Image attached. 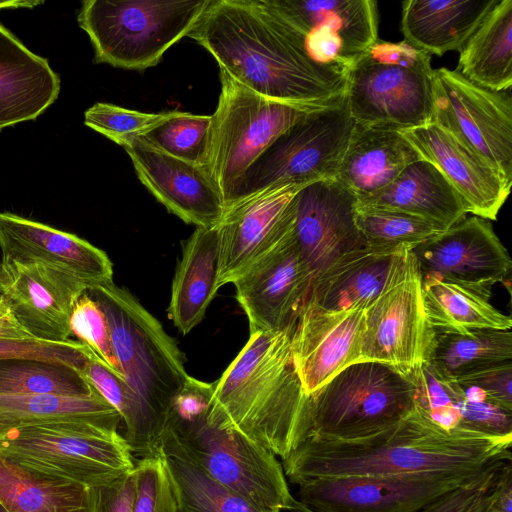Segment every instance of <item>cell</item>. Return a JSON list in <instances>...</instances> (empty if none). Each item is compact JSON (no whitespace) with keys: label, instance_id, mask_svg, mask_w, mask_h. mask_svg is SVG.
<instances>
[{"label":"cell","instance_id":"6da1fadb","mask_svg":"<svg viewBox=\"0 0 512 512\" xmlns=\"http://www.w3.org/2000/svg\"><path fill=\"white\" fill-rule=\"evenodd\" d=\"M512 436L446 429L418 405L398 422L348 439L309 437L281 460L287 480L441 472L476 475L512 460Z\"/></svg>","mask_w":512,"mask_h":512},{"label":"cell","instance_id":"7a4b0ae2","mask_svg":"<svg viewBox=\"0 0 512 512\" xmlns=\"http://www.w3.org/2000/svg\"><path fill=\"white\" fill-rule=\"evenodd\" d=\"M187 36L211 54L220 70L264 97L323 108L345 96L348 72L314 61L258 0H210Z\"/></svg>","mask_w":512,"mask_h":512},{"label":"cell","instance_id":"3957f363","mask_svg":"<svg viewBox=\"0 0 512 512\" xmlns=\"http://www.w3.org/2000/svg\"><path fill=\"white\" fill-rule=\"evenodd\" d=\"M293 330L250 334L213 383L207 414L210 424L248 437L281 460L311 429L309 396L291 354Z\"/></svg>","mask_w":512,"mask_h":512},{"label":"cell","instance_id":"277c9868","mask_svg":"<svg viewBox=\"0 0 512 512\" xmlns=\"http://www.w3.org/2000/svg\"><path fill=\"white\" fill-rule=\"evenodd\" d=\"M87 294L107 317L114 352L135 403L137 424L130 450L139 459L157 456L171 401L190 376L182 353L125 288L110 282L89 288Z\"/></svg>","mask_w":512,"mask_h":512},{"label":"cell","instance_id":"5b68a950","mask_svg":"<svg viewBox=\"0 0 512 512\" xmlns=\"http://www.w3.org/2000/svg\"><path fill=\"white\" fill-rule=\"evenodd\" d=\"M210 0H85L77 20L94 62L143 71L187 36Z\"/></svg>","mask_w":512,"mask_h":512},{"label":"cell","instance_id":"8992f818","mask_svg":"<svg viewBox=\"0 0 512 512\" xmlns=\"http://www.w3.org/2000/svg\"><path fill=\"white\" fill-rule=\"evenodd\" d=\"M432 87L430 54L377 40L349 68L345 99L357 124L401 131L431 122Z\"/></svg>","mask_w":512,"mask_h":512},{"label":"cell","instance_id":"52a82bcc","mask_svg":"<svg viewBox=\"0 0 512 512\" xmlns=\"http://www.w3.org/2000/svg\"><path fill=\"white\" fill-rule=\"evenodd\" d=\"M220 82L203 167L221 191L227 208L249 167L288 129L320 108L264 97L223 70Z\"/></svg>","mask_w":512,"mask_h":512},{"label":"cell","instance_id":"ba28073f","mask_svg":"<svg viewBox=\"0 0 512 512\" xmlns=\"http://www.w3.org/2000/svg\"><path fill=\"white\" fill-rule=\"evenodd\" d=\"M0 454L37 472L87 489L133 471L135 457L119 431L81 422H58L0 435Z\"/></svg>","mask_w":512,"mask_h":512},{"label":"cell","instance_id":"9c48e42d","mask_svg":"<svg viewBox=\"0 0 512 512\" xmlns=\"http://www.w3.org/2000/svg\"><path fill=\"white\" fill-rule=\"evenodd\" d=\"M207 412L168 416L162 434L217 482L267 512L291 509L296 499L277 456L249 439L207 421Z\"/></svg>","mask_w":512,"mask_h":512},{"label":"cell","instance_id":"30bf717a","mask_svg":"<svg viewBox=\"0 0 512 512\" xmlns=\"http://www.w3.org/2000/svg\"><path fill=\"white\" fill-rule=\"evenodd\" d=\"M309 404V437L355 439L378 432L414 411L416 386L411 377L391 366L359 361L312 393Z\"/></svg>","mask_w":512,"mask_h":512},{"label":"cell","instance_id":"8fae6325","mask_svg":"<svg viewBox=\"0 0 512 512\" xmlns=\"http://www.w3.org/2000/svg\"><path fill=\"white\" fill-rule=\"evenodd\" d=\"M355 125L345 96L310 112L249 167L227 207L266 190L336 179Z\"/></svg>","mask_w":512,"mask_h":512},{"label":"cell","instance_id":"7c38bea8","mask_svg":"<svg viewBox=\"0 0 512 512\" xmlns=\"http://www.w3.org/2000/svg\"><path fill=\"white\" fill-rule=\"evenodd\" d=\"M272 22L317 63L348 72L378 40L374 0H258Z\"/></svg>","mask_w":512,"mask_h":512},{"label":"cell","instance_id":"4fadbf2b","mask_svg":"<svg viewBox=\"0 0 512 512\" xmlns=\"http://www.w3.org/2000/svg\"><path fill=\"white\" fill-rule=\"evenodd\" d=\"M431 122L512 184L511 88L494 91L473 83L456 70L433 69Z\"/></svg>","mask_w":512,"mask_h":512},{"label":"cell","instance_id":"5bb4252c","mask_svg":"<svg viewBox=\"0 0 512 512\" xmlns=\"http://www.w3.org/2000/svg\"><path fill=\"white\" fill-rule=\"evenodd\" d=\"M433 332L425 313L421 275L408 251L365 309L360 361L383 363L412 377L425 362Z\"/></svg>","mask_w":512,"mask_h":512},{"label":"cell","instance_id":"9a60e30c","mask_svg":"<svg viewBox=\"0 0 512 512\" xmlns=\"http://www.w3.org/2000/svg\"><path fill=\"white\" fill-rule=\"evenodd\" d=\"M476 475L423 472L316 478L297 485V500L314 512H416Z\"/></svg>","mask_w":512,"mask_h":512},{"label":"cell","instance_id":"2e32d148","mask_svg":"<svg viewBox=\"0 0 512 512\" xmlns=\"http://www.w3.org/2000/svg\"><path fill=\"white\" fill-rule=\"evenodd\" d=\"M312 280L292 228L232 283L250 334L293 330L308 300Z\"/></svg>","mask_w":512,"mask_h":512},{"label":"cell","instance_id":"e0dca14e","mask_svg":"<svg viewBox=\"0 0 512 512\" xmlns=\"http://www.w3.org/2000/svg\"><path fill=\"white\" fill-rule=\"evenodd\" d=\"M421 278L437 277L490 299L493 286L510 274L512 262L491 223L466 217L411 250Z\"/></svg>","mask_w":512,"mask_h":512},{"label":"cell","instance_id":"ac0fdd59","mask_svg":"<svg viewBox=\"0 0 512 512\" xmlns=\"http://www.w3.org/2000/svg\"><path fill=\"white\" fill-rule=\"evenodd\" d=\"M88 289L73 274L47 263H0L1 297L19 325L40 341L70 340L72 311Z\"/></svg>","mask_w":512,"mask_h":512},{"label":"cell","instance_id":"d6986e66","mask_svg":"<svg viewBox=\"0 0 512 512\" xmlns=\"http://www.w3.org/2000/svg\"><path fill=\"white\" fill-rule=\"evenodd\" d=\"M304 186L263 191L226 208L217 225L218 287L233 283L293 228L295 196Z\"/></svg>","mask_w":512,"mask_h":512},{"label":"cell","instance_id":"ffe728a7","mask_svg":"<svg viewBox=\"0 0 512 512\" xmlns=\"http://www.w3.org/2000/svg\"><path fill=\"white\" fill-rule=\"evenodd\" d=\"M121 147L147 190L172 214L197 228L217 226L226 204L206 169L161 150L145 137Z\"/></svg>","mask_w":512,"mask_h":512},{"label":"cell","instance_id":"44dd1931","mask_svg":"<svg viewBox=\"0 0 512 512\" xmlns=\"http://www.w3.org/2000/svg\"><path fill=\"white\" fill-rule=\"evenodd\" d=\"M365 310H324L306 302L291 335V354L307 396L361 359Z\"/></svg>","mask_w":512,"mask_h":512},{"label":"cell","instance_id":"7402d4cb","mask_svg":"<svg viewBox=\"0 0 512 512\" xmlns=\"http://www.w3.org/2000/svg\"><path fill=\"white\" fill-rule=\"evenodd\" d=\"M356 200L335 179L297 192L293 234L313 278L345 254L366 247L355 223Z\"/></svg>","mask_w":512,"mask_h":512},{"label":"cell","instance_id":"603a6c76","mask_svg":"<svg viewBox=\"0 0 512 512\" xmlns=\"http://www.w3.org/2000/svg\"><path fill=\"white\" fill-rule=\"evenodd\" d=\"M0 249L2 260L47 263L89 288L113 282V265L103 250L75 234L10 212L0 213Z\"/></svg>","mask_w":512,"mask_h":512},{"label":"cell","instance_id":"cb8c5ba5","mask_svg":"<svg viewBox=\"0 0 512 512\" xmlns=\"http://www.w3.org/2000/svg\"><path fill=\"white\" fill-rule=\"evenodd\" d=\"M422 159L434 165L463 201L467 213L496 220L511 185L479 155L433 122L401 130Z\"/></svg>","mask_w":512,"mask_h":512},{"label":"cell","instance_id":"d4e9b609","mask_svg":"<svg viewBox=\"0 0 512 512\" xmlns=\"http://www.w3.org/2000/svg\"><path fill=\"white\" fill-rule=\"evenodd\" d=\"M59 75L0 23V130L35 120L58 98Z\"/></svg>","mask_w":512,"mask_h":512},{"label":"cell","instance_id":"484cf974","mask_svg":"<svg viewBox=\"0 0 512 512\" xmlns=\"http://www.w3.org/2000/svg\"><path fill=\"white\" fill-rule=\"evenodd\" d=\"M419 159L401 131L356 123L335 180L358 199L386 187Z\"/></svg>","mask_w":512,"mask_h":512},{"label":"cell","instance_id":"4316f807","mask_svg":"<svg viewBox=\"0 0 512 512\" xmlns=\"http://www.w3.org/2000/svg\"><path fill=\"white\" fill-rule=\"evenodd\" d=\"M406 252L364 247L345 254L313 278L307 301L324 310H365Z\"/></svg>","mask_w":512,"mask_h":512},{"label":"cell","instance_id":"83f0119b","mask_svg":"<svg viewBox=\"0 0 512 512\" xmlns=\"http://www.w3.org/2000/svg\"><path fill=\"white\" fill-rule=\"evenodd\" d=\"M356 204L415 215L444 230L467 215L454 188L434 165L422 158L409 164L386 187L358 198Z\"/></svg>","mask_w":512,"mask_h":512},{"label":"cell","instance_id":"f1b7e54d","mask_svg":"<svg viewBox=\"0 0 512 512\" xmlns=\"http://www.w3.org/2000/svg\"><path fill=\"white\" fill-rule=\"evenodd\" d=\"M498 1H403L401 31L404 41L430 55L460 51Z\"/></svg>","mask_w":512,"mask_h":512},{"label":"cell","instance_id":"f546056e","mask_svg":"<svg viewBox=\"0 0 512 512\" xmlns=\"http://www.w3.org/2000/svg\"><path fill=\"white\" fill-rule=\"evenodd\" d=\"M218 265L217 226L196 228L183 243L167 310L169 319L183 335L191 332L204 319L219 289Z\"/></svg>","mask_w":512,"mask_h":512},{"label":"cell","instance_id":"4dcf8cb0","mask_svg":"<svg viewBox=\"0 0 512 512\" xmlns=\"http://www.w3.org/2000/svg\"><path fill=\"white\" fill-rule=\"evenodd\" d=\"M494 91L512 86V0H499L460 50L456 69Z\"/></svg>","mask_w":512,"mask_h":512},{"label":"cell","instance_id":"1f68e13d","mask_svg":"<svg viewBox=\"0 0 512 512\" xmlns=\"http://www.w3.org/2000/svg\"><path fill=\"white\" fill-rule=\"evenodd\" d=\"M425 362L444 381L512 362V332L498 329L466 333L434 330Z\"/></svg>","mask_w":512,"mask_h":512},{"label":"cell","instance_id":"d6a6232c","mask_svg":"<svg viewBox=\"0 0 512 512\" xmlns=\"http://www.w3.org/2000/svg\"><path fill=\"white\" fill-rule=\"evenodd\" d=\"M58 422L90 423L119 431V413L99 394L90 397L0 395V435L18 428Z\"/></svg>","mask_w":512,"mask_h":512},{"label":"cell","instance_id":"836d02e7","mask_svg":"<svg viewBox=\"0 0 512 512\" xmlns=\"http://www.w3.org/2000/svg\"><path fill=\"white\" fill-rule=\"evenodd\" d=\"M87 488L0 454V503L8 512H83Z\"/></svg>","mask_w":512,"mask_h":512},{"label":"cell","instance_id":"e575fe53","mask_svg":"<svg viewBox=\"0 0 512 512\" xmlns=\"http://www.w3.org/2000/svg\"><path fill=\"white\" fill-rule=\"evenodd\" d=\"M421 279L426 317L434 330H511V318L495 308L489 298L437 277Z\"/></svg>","mask_w":512,"mask_h":512},{"label":"cell","instance_id":"d590c367","mask_svg":"<svg viewBox=\"0 0 512 512\" xmlns=\"http://www.w3.org/2000/svg\"><path fill=\"white\" fill-rule=\"evenodd\" d=\"M160 454L177 512H267L209 476L165 434L161 436Z\"/></svg>","mask_w":512,"mask_h":512},{"label":"cell","instance_id":"8d00e7d4","mask_svg":"<svg viewBox=\"0 0 512 512\" xmlns=\"http://www.w3.org/2000/svg\"><path fill=\"white\" fill-rule=\"evenodd\" d=\"M97 390L80 370L56 362L12 358L0 360V395L90 397Z\"/></svg>","mask_w":512,"mask_h":512},{"label":"cell","instance_id":"74e56055","mask_svg":"<svg viewBox=\"0 0 512 512\" xmlns=\"http://www.w3.org/2000/svg\"><path fill=\"white\" fill-rule=\"evenodd\" d=\"M355 223L366 247L393 253L411 251L444 231L437 224L415 215L357 204Z\"/></svg>","mask_w":512,"mask_h":512},{"label":"cell","instance_id":"f35d334b","mask_svg":"<svg viewBox=\"0 0 512 512\" xmlns=\"http://www.w3.org/2000/svg\"><path fill=\"white\" fill-rule=\"evenodd\" d=\"M178 112L147 113L98 102L85 111L84 124L122 146L150 134Z\"/></svg>","mask_w":512,"mask_h":512},{"label":"cell","instance_id":"ab89813d","mask_svg":"<svg viewBox=\"0 0 512 512\" xmlns=\"http://www.w3.org/2000/svg\"><path fill=\"white\" fill-rule=\"evenodd\" d=\"M210 123L211 115L179 111L143 137L170 155L203 166Z\"/></svg>","mask_w":512,"mask_h":512},{"label":"cell","instance_id":"60d3db41","mask_svg":"<svg viewBox=\"0 0 512 512\" xmlns=\"http://www.w3.org/2000/svg\"><path fill=\"white\" fill-rule=\"evenodd\" d=\"M69 324L71 334L76 336L78 341L85 344L103 363L123 377L114 352L107 317L87 292L77 301Z\"/></svg>","mask_w":512,"mask_h":512},{"label":"cell","instance_id":"b9f144b4","mask_svg":"<svg viewBox=\"0 0 512 512\" xmlns=\"http://www.w3.org/2000/svg\"><path fill=\"white\" fill-rule=\"evenodd\" d=\"M133 476L132 512H177L174 491L161 454L137 459Z\"/></svg>","mask_w":512,"mask_h":512},{"label":"cell","instance_id":"7bdbcfd3","mask_svg":"<svg viewBox=\"0 0 512 512\" xmlns=\"http://www.w3.org/2000/svg\"><path fill=\"white\" fill-rule=\"evenodd\" d=\"M505 460L451 489L416 512H487Z\"/></svg>","mask_w":512,"mask_h":512},{"label":"cell","instance_id":"ee69618b","mask_svg":"<svg viewBox=\"0 0 512 512\" xmlns=\"http://www.w3.org/2000/svg\"><path fill=\"white\" fill-rule=\"evenodd\" d=\"M87 347V346H86ZM87 363L81 373L97 392L119 413L129 445L134 438L137 424L136 408L124 378L103 363L88 347Z\"/></svg>","mask_w":512,"mask_h":512},{"label":"cell","instance_id":"f6af8a7d","mask_svg":"<svg viewBox=\"0 0 512 512\" xmlns=\"http://www.w3.org/2000/svg\"><path fill=\"white\" fill-rule=\"evenodd\" d=\"M445 382L460 415L458 426L491 435L512 436V410L489 400L466 398L457 383Z\"/></svg>","mask_w":512,"mask_h":512},{"label":"cell","instance_id":"bcb514c9","mask_svg":"<svg viewBox=\"0 0 512 512\" xmlns=\"http://www.w3.org/2000/svg\"><path fill=\"white\" fill-rule=\"evenodd\" d=\"M86 345L77 340L47 342L40 340H0V360L28 358L56 362L80 371L87 363Z\"/></svg>","mask_w":512,"mask_h":512},{"label":"cell","instance_id":"7dc6e473","mask_svg":"<svg viewBox=\"0 0 512 512\" xmlns=\"http://www.w3.org/2000/svg\"><path fill=\"white\" fill-rule=\"evenodd\" d=\"M134 496L132 471L111 483L87 489L83 512H132Z\"/></svg>","mask_w":512,"mask_h":512},{"label":"cell","instance_id":"c3c4849f","mask_svg":"<svg viewBox=\"0 0 512 512\" xmlns=\"http://www.w3.org/2000/svg\"><path fill=\"white\" fill-rule=\"evenodd\" d=\"M453 381L476 387L491 402L512 410V362L496 365Z\"/></svg>","mask_w":512,"mask_h":512},{"label":"cell","instance_id":"681fc988","mask_svg":"<svg viewBox=\"0 0 512 512\" xmlns=\"http://www.w3.org/2000/svg\"><path fill=\"white\" fill-rule=\"evenodd\" d=\"M487 512H512V461L502 469Z\"/></svg>","mask_w":512,"mask_h":512},{"label":"cell","instance_id":"f907efd6","mask_svg":"<svg viewBox=\"0 0 512 512\" xmlns=\"http://www.w3.org/2000/svg\"><path fill=\"white\" fill-rule=\"evenodd\" d=\"M0 340H37L17 322L10 308L0 295Z\"/></svg>","mask_w":512,"mask_h":512},{"label":"cell","instance_id":"816d5d0a","mask_svg":"<svg viewBox=\"0 0 512 512\" xmlns=\"http://www.w3.org/2000/svg\"><path fill=\"white\" fill-rule=\"evenodd\" d=\"M43 1H28V0H9L0 1V9H17V8H28L32 9L38 5L43 4Z\"/></svg>","mask_w":512,"mask_h":512},{"label":"cell","instance_id":"f5cc1de1","mask_svg":"<svg viewBox=\"0 0 512 512\" xmlns=\"http://www.w3.org/2000/svg\"><path fill=\"white\" fill-rule=\"evenodd\" d=\"M284 512H314V511L307 508L305 505H303L300 501H298L296 499L294 506L291 509L284 511Z\"/></svg>","mask_w":512,"mask_h":512},{"label":"cell","instance_id":"db71d44e","mask_svg":"<svg viewBox=\"0 0 512 512\" xmlns=\"http://www.w3.org/2000/svg\"><path fill=\"white\" fill-rule=\"evenodd\" d=\"M0 512H8L1 503H0Z\"/></svg>","mask_w":512,"mask_h":512}]
</instances>
